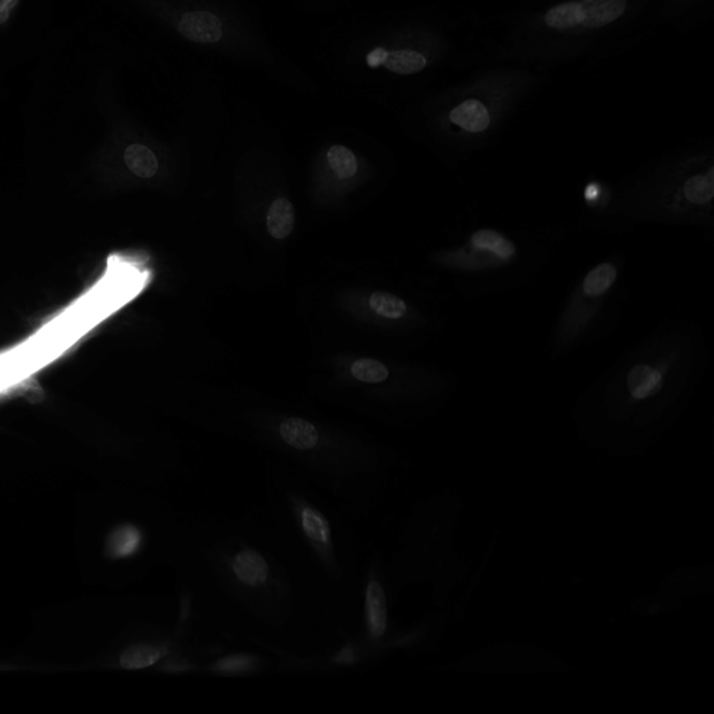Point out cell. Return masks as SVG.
I'll list each match as a JSON object with an SVG mask.
<instances>
[{
    "label": "cell",
    "mask_w": 714,
    "mask_h": 714,
    "mask_svg": "<svg viewBox=\"0 0 714 714\" xmlns=\"http://www.w3.org/2000/svg\"><path fill=\"white\" fill-rule=\"evenodd\" d=\"M596 197H597V186L596 185L589 186V188H587V190H586V198H587V200H593V198Z\"/></svg>",
    "instance_id": "cell-22"
},
{
    "label": "cell",
    "mask_w": 714,
    "mask_h": 714,
    "mask_svg": "<svg viewBox=\"0 0 714 714\" xmlns=\"http://www.w3.org/2000/svg\"><path fill=\"white\" fill-rule=\"evenodd\" d=\"M161 656V650L154 646H132V648L126 649L120 656V665L127 670H140V668L150 667L158 662Z\"/></svg>",
    "instance_id": "cell-17"
},
{
    "label": "cell",
    "mask_w": 714,
    "mask_h": 714,
    "mask_svg": "<svg viewBox=\"0 0 714 714\" xmlns=\"http://www.w3.org/2000/svg\"><path fill=\"white\" fill-rule=\"evenodd\" d=\"M293 11L307 16H335L359 4L360 0H283Z\"/></svg>",
    "instance_id": "cell-11"
},
{
    "label": "cell",
    "mask_w": 714,
    "mask_h": 714,
    "mask_svg": "<svg viewBox=\"0 0 714 714\" xmlns=\"http://www.w3.org/2000/svg\"><path fill=\"white\" fill-rule=\"evenodd\" d=\"M370 307L375 313L386 319H396L405 316L406 304L398 296L391 293L375 292L370 296Z\"/></svg>",
    "instance_id": "cell-19"
},
{
    "label": "cell",
    "mask_w": 714,
    "mask_h": 714,
    "mask_svg": "<svg viewBox=\"0 0 714 714\" xmlns=\"http://www.w3.org/2000/svg\"><path fill=\"white\" fill-rule=\"evenodd\" d=\"M300 522L306 536L313 543L326 546L329 543V526L326 518L319 511L311 507H303L300 511Z\"/></svg>",
    "instance_id": "cell-15"
},
{
    "label": "cell",
    "mask_w": 714,
    "mask_h": 714,
    "mask_svg": "<svg viewBox=\"0 0 714 714\" xmlns=\"http://www.w3.org/2000/svg\"><path fill=\"white\" fill-rule=\"evenodd\" d=\"M352 374L360 381L379 384L388 379L389 372L386 365H382L379 360L360 359L353 363Z\"/></svg>",
    "instance_id": "cell-20"
},
{
    "label": "cell",
    "mask_w": 714,
    "mask_h": 714,
    "mask_svg": "<svg viewBox=\"0 0 714 714\" xmlns=\"http://www.w3.org/2000/svg\"><path fill=\"white\" fill-rule=\"evenodd\" d=\"M231 571L246 587H260L270 580V566L257 551L243 547L231 558Z\"/></svg>",
    "instance_id": "cell-4"
},
{
    "label": "cell",
    "mask_w": 714,
    "mask_h": 714,
    "mask_svg": "<svg viewBox=\"0 0 714 714\" xmlns=\"http://www.w3.org/2000/svg\"><path fill=\"white\" fill-rule=\"evenodd\" d=\"M2 74H4V73H2ZM4 76H6V74H4Z\"/></svg>",
    "instance_id": "cell-23"
},
{
    "label": "cell",
    "mask_w": 714,
    "mask_h": 714,
    "mask_svg": "<svg viewBox=\"0 0 714 714\" xmlns=\"http://www.w3.org/2000/svg\"><path fill=\"white\" fill-rule=\"evenodd\" d=\"M106 12L145 45L219 59L302 96L316 77L271 38L247 0H101Z\"/></svg>",
    "instance_id": "cell-1"
},
{
    "label": "cell",
    "mask_w": 714,
    "mask_h": 714,
    "mask_svg": "<svg viewBox=\"0 0 714 714\" xmlns=\"http://www.w3.org/2000/svg\"><path fill=\"white\" fill-rule=\"evenodd\" d=\"M685 197L694 204H708L713 200L714 181L713 169L706 175H696L688 179L684 186Z\"/></svg>",
    "instance_id": "cell-18"
},
{
    "label": "cell",
    "mask_w": 714,
    "mask_h": 714,
    "mask_svg": "<svg viewBox=\"0 0 714 714\" xmlns=\"http://www.w3.org/2000/svg\"><path fill=\"white\" fill-rule=\"evenodd\" d=\"M58 0H0V73L33 63L57 30Z\"/></svg>",
    "instance_id": "cell-2"
},
{
    "label": "cell",
    "mask_w": 714,
    "mask_h": 714,
    "mask_svg": "<svg viewBox=\"0 0 714 714\" xmlns=\"http://www.w3.org/2000/svg\"><path fill=\"white\" fill-rule=\"evenodd\" d=\"M628 0H580L551 7L544 23L553 30H571L576 27L599 28L618 20L626 13Z\"/></svg>",
    "instance_id": "cell-3"
},
{
    "label": "cell",
    "mask_w": 714,
    "mask_h": 714,
    "mask_svg": "<svg viewBox=\"0 0 714 714\" xmlns=\"http://www.w3.org/2000/svg\"><path fill=\"white\" fill-rule=\"evenodd\" d=\"M253 667V660L249 656H231V657L224 658L221 662L215 664L217 672H241L250 670Z\"/></svg>",
    "instance_id": "cell-21"
},
{
    "label": "cell",
    "mask_w": 714,
    "mask_h": 714,
    "mask_svg": "<svg viewBox=\"0 0 714 714\" xmlns=\"http://www.w3.org/2000/svg\"><path fill=\"white\" fill-rule=\"evenodd\" d=\"M365 622L372 638H381L387 629L386 592L379 580H372L365 586Z\"/></svg>",
    "instance_id": "cell-5"
},
{
    "label": "cell",
    "mask_w": 714,
    "mask_h": 714,
    "mask_svg": "<svg viewBox=\"0 0 714 714\" xmlns=\"http://www.w3.org/2000/svg\"><path fill=\"white\" fill-rule=\"evenodd\" d=\"M662 372L648 365H638L629 372L626 384L633 398L646 399L662 388Z\"/></svg>",
    "instance_id": "cell-9"
},
{
    "label": "cell",
    "mask_w": 714,
    "mask_h": 714,
    "mask_svg": "<svg viewBox=\"0 0 714 714\" xmlns=\"http://www.w3.org/2000/svg\"><path fill=\"white\" fill-rule=\"evenodd\" d=\"M471 244L476 250L490 251L503 260H510L511 257H514V243H511L508 239L491 229H480V231L474 232L471 237Z\"/></svg>",
    "instance_id": "cell-12"
},
{
    "label": "cell",
    "mask_w": 714,
    "mask_h": 714,
    "mask_svg": "<svg viewBox=\"0 0 714 714\" xmlns=\"http://www.w3.org/2000/svg\"><path fill=\"white\" fill-rule=\"evenodd\" d=\"M449 119L469 133H481L490 126V113L478 99H468L452 109Z\"/></svg>",
    "instance_id": "cell-6"
},
{
    "label": "cell",
    "mask_w": 714,
    "mask_h": 714,
    "mask_svg": "<svg viewBox=\"0 0 714 714\" xmlns=\"http://www.w3.org/2000/svg\"><path fill=\"white\" fill-rule=\"evenodd\" d=\"M329 168L340 179H350L355 176L359 162L355 151L343 144H333L326 151Z\"/></svg>",
    "instance_id": "cell-13"
},
{
    "label": "cell",
    "mask_w": 714,
    "mask_h": 714,
    "mask_svg": "<svg viewBox=\"0 0 714 714\" xmlns=\"http://www.w3.org/2000/svg\"><path fill=\"white\" fill-rule=\"evenodd\" d=\"M123 161L132 173L142 179L152 178L159 168L154 150L142 142H132L126 145Z\"/></svg>",
    "instance_id": "cell-7"
},
{
    "label": "cell",
    "mask_w": 714,
    "mask_h": 714,
    "mask_svg": "<svg viewBox=\"0 0 714 714\" xmlns=\"http://www.w3.org/2000/svg\"><path fill=\"white\" fill-rule=\"evenodd\" d=\"M280 437L289 447L300 451L311 449L319 442V432L303 418H287L280 427Z\"/></svg>",
    "instance_id": "cell-8"
},
{
    "label": "cell",
    "mask_w": 714,
    "mask_h": 714,
    "mask_svg": "<svg viewBox=\"0 0 714 714\" xmlns=\"http://www.w3.org/2000/svg\"><path fill=\"white\" fill-rule=\"evenodd\" d=\"M616 278L617 270L614 265L609 263L600 264L595 270L590 271L583 280V292L587 296H599L611 288Z\"/></svg>",
    "instance_id": "cell-16"
},
{
    "label": "cell",
    "mask_w": 714,
    "mask_h": 714,
    "mask_svg": "<svg viewBox=\"0 0 714 714\" xmlns=\"http://www.w3.org/2000/svg\"><path fill=\"white\" fill-rule=\"evenodd\" d=\"M142 543V534L134 526H122L116 529L108 540V550L116 558L129 557L137 551Z\"/></svg>",
    "instance_id": "cell-14"
},
{
    "label": "cell",
    "mask_w": 714,
    "mask_h": 714,
    "mask_svg": "<svg viewBox=\"0 0 714 714\" xmlns=\"http://www.w3.org/2000/svg\"><path fill=\"white\" fill-rule=\"evenodd\" d=\"M295 208L287 198L273 201L267 214V227L271 236L278 241L287 239L295 227Z\"/></svg>",
    "instance_id": "cell-10"
}]
</instances>
